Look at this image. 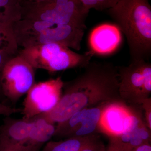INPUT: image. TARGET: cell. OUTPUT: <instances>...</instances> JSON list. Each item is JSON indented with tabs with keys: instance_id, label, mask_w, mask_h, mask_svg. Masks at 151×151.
<instances>
[{
	"instance_id": "cell-1",
	"label": "cell",
	"mask_w": 151,
	"mask_h": 151,
	"mask_svg": "<svg viewBox=\"0 0 151 151\" xmlns=\"http://www.w3.org/2000/svg\"><path fill=\"white\" fill-rule=\"evenodd\" d=\"M84 68L73 80L64 82L59 102L51 111L43 113L55 124L85 108L122 100L117 66L111 62L90 61Z\"/></svg>"
},
{
	"instance_id": "cell-2",
	"label": "cell",
	"mask_w": 151,
	"mask_h": 151,
	"mask_svg": "<svg viewBox=\"0 0 151 151\" xmlns=\"http://www.w3.org/2000/svg\"><path fill=\"white\" fill-rule=\"evenodd\" d=\"M108 13L127 38L130 61L151 57V6L149 0H120Z\"/></svg>"
},
{
	"instance_id": "cell-3",
	"label": "cell",
	"mask_w": 151,
	"mask_h": 151,
	"mask_svg": "<svg viewBox=\"0 0 151 151\" xmlns=\"http://www.w3.org/2000/svg\"><path fill=\"white\" fill-rule=\"evenodd\" d=\"M17 43L22 48L57 43L80 50L85 30L45 21L20 19L12 24Z\"/></svg>"
},
{
	"instance_id": "cell-4",
	"label": "cell",
	"mask_w": 151,
	"mask_h": 151,
	"mask_svg": "<svg viewBox=\"0 0 151 151\" xmlns=\"http://www.w3.org/2000/svg\"><path fill=\"white\" fill-rule=\"evenodd\" d=\"M21 19L38 20L86 30L89 11L79 0L22 2Z\"/></svg>"
},
{
	"instance_id": "cell-5",
	"label": "cell",
	"mask_w": 151,
	"mask_h": 151,
	"mask_svg": "<svg viewBox=\"0 0 151 151\" xmlns=\"http://www.w3.org/2000/svg\"><path fill=\"white\" fill-rule=\"evenodd\" d=\"M18 53L35 69H43L50 73L77 68H84L94 54L92 50L79 54L57 43L45 44L22 48Z\"/></svg>"
},
{
	"instance_id": "cell-6",
	"label": "cell",
	"mask_w": 151,
	"mask_h": 151,
	"mask_svg": "<svg viewBox=\"0 0 151 151\" xmlns=\"http://www.w3.org/2000/svg\"><path fill=\"white\" fill-rule=\"evenodd\" d=\"M120 98L131 105L139 107L150 97L151 64L144 60L130 61L127 66H117Z\"/></svg>"
},
{
	"instance_id": "cell-7",
	"label": "cell",
	"mask_w": 151,
	"mask_h": 151,
	"mask_svg": "<svg viewBox=\"0 0 151 151\" xmlns=\"http://www.w3.org/2000/svg\"><path fill=\"white\" fill-rule=\"evenodd\" d=\"M35 70L18 53L11 57L0 75L2 94L12 102H17L35 83Z\"/></svg>"
},
{
	"instance_id": "cell-8",
	"label": "cell",
	"mask_w": 151,
	"mask_h": 151,
	"mask_svg": "<svg viewBox=\"0 0 151 151\" xmlns=\"http://www.w3.org/2000/svg\"><path fill=\"white\" fill-rule=\"evenodd\" d=\"M63 84L61 77L35 83L23 103V119L29 120L52 110L62 96Z\"/></svg>"
},
{
	"instance_id": "cell-9",
	"label": "cell",
	"mask_w": 151,
	"mask_h": 151,
	"mask_svg": "<svg viewBox=\"0 0 151 151\" xmlns=\"http://www.w3.org/2000/svg\"><path fill=\"white\" fill-rule=\"evenodd\" d=\"M107 103L83 109L64 122L57 124L54 137L66 139L97 134L100 118Z\"/></svg>"
},
{
	"instance_id": "cell-10",
	"label": "cell",
	"mask_w": 151,
	"mask_h": 151,
	"mask_svg": "<svg viewBox=\"0 0 151 151\" xmlns=\"http://www.w3.org/2000/svg\"><path fill=\"white\" fill-rule=\"evenodd\" d=\"M133 106L123 100L107 103L103 109L98 125V132L109 137H118L127 129Z\"/></svg>"
},
{
	"instance_id": "cell-11",
	"label": "cell",
	"mask_w": 151,
	"mask_h": 151,
	"mask_svg": "<svg viewBox=\"0 0 151 151\" xmlns=\"http://www.w3.org/2000/svg\"><path fill=\"white\" fill-rule=\"evenodd\" d=\"M30 120L7 116L0 127V151L20 150L27 140Z\"/></svg>"
},
{
	"instance_id": "cell-12",
	"label": "cell",
	"mask_w": 151,
	"mask_h": 151,
	"mask_svg": "<svg viewBox=\"0 0 151 151\" xmlns=\"http://www.w3.org/2000/svg\"><path fill=\"white\" fill-rule=\"evenodd\" d=\"M151 132L141 110L134 107L127 129L116 137L123 144L126 151H131L139 146L150 143Z\"/></svg>"
},
{
	"instance_id": "cell-13",
	"label": "cell",
	"mask_w": 151,
	"mask_h": 151,
	"mask_svg": "<svg viewBox=\"0 0 151 151\" xmlns=\"http://www.w3.org/2000/svg\"><path fill=\"white\" fill-rule=\"evenodd\" d=\"M30 120L28 137L20 151H40L42 147L54 136L56 125L43 114Z\"/></svg>"
},
{
	"instance_id": "cell-14",
	"label": "cell",
	"mask_w": 151,
	"mask_h": 151,
	"mask_svg": "<svg viewBox=\"0 0 151 151\" xmlns=\"http://www.w3.org/2000/svg\"><path fill=\"white\" fill-rule=\"evenodd\" d=\"M120 41L119 29L109 24L98 27L92 32L90 37L92 51L94 53H110L119 46Z\"/></svg>"
},
{
	"instance_id": "cell-15",
	"label": "cell",
	"mask_w": 151,
	"mask_h": 151,
	"mask_svg": "<svg viewBox=\"0 0 151 151\" xmlns=\"http://www.w3.org/2000/svg\"><path fill=\"white\" fill-rule=\"evenodd\" d=\"M91 135L66 138L64 140L49 141L41 151H80Z\"/></svg>"
},
{
	"instance_id": "cell-16",
	"label": "cell",
	"mask_w": 151,
	"mask_h": 151,
	"mask_svg": "<svg viewBox=\"0 0 151 151\" xmlns=\"http://www.w3.org/2000/svg\"><path fill=\"white\" fill-rule=\"evenodd\" d=\"M12 23L0 22V50L15 55L18 54L19 47L14 34Z\"/></svg>"
},
{
	"instance_id": "cell-17",
	"label": "cell",
	"mask_w": 151,
	"mask_h": 151,
	"mask_svg": "<svg viewBox=\"0 0 151 151\" xmlns=\"http://www.w3.org/2000/svg\"><path fill=\"white\" fill-rule=\"evenodd\" d=\"M21 19L19 0H0V22L13 23Z\"/></svg>"
},
{
	"instance_id": "cell-18",
	"label": "cell",
	"mask_w": 151,
	"mask_h": 151,
	"mask_svg": "<svg viewBox=\"0 0 151 151\" xmlns=\"http://www.w3.org/2000/svg\"><path fill=\"white\" fill-rule=\"evenodd\" d=\"M84 6L90 10L94 9L102 11L108 10L116 5L120 0H79Z\"/></svg>"
},
{
	"instance_id": "cell-19",
	"label": "cell",
	"mask_w": 151,
	"mask_h": 151,
	"mask_svg": "<svg viewBox=\"0 0 151 151\" xmlns=\"http://www.w3.org/2000/svg\"><path fill=\"white\" fill-rule=\"evenodd\" d=\"M105 147L100 136L97 134L91 135L89 140L80 151H105Z\"/></svg>"
},
{
	"instance_id": "cell-20",
	"label": "cell",
	"mask_w": 151,
	"mask_h": 151,
	"mask_svg": "<svg viewBox=\"0 0 151 151\" xmlns=\"http://www.w3.org/2000/svg\"><path fill=\"white\" fill-rule=\"evenodd\" d=\"M140 106L144 111V118L147 127L151 131V98L144 100Z\"/></svg>"
},
{
	"instance_id": "cell-21",
	"label": "cell",
	"mask_w": 151,
	"mask_h": 151,
	"mask_svg": "<svg viewBox=\"0 0 151 151\" xmlns=\"http://www.w3.org/2000/svg\"><path fill=\"white\" fill-rule=\"evenodd\" d=\"M109 139V144L105 151H127L118 138L111 137Z\"/></svg>"
},
{
	"instance_id": "cell-22",
	"label": "cell",
	"mask_w": 151,
	"mask_h": 151,
	"mask_svg": "<svg viewBox=\"0 0 151 151\" xmlns=\"http://www.w3.org/2000/svg\"><path fill=\"white\" fill-rule=\"evenodd\" d=\"M22 109L12 108L0 103V116H9L12 114L21 112Z\"/></svg>"
},
{
	"instance_id": "cell-23",
	"label": "cell",
	"mask_w": 151,
	"mask_h": 151,
	"mask_svg": "<svg viewBox=\"0 0 151 151\" xmlns=\"http://www.w3.org/2000/svg\"><path fill=\"white\" fill-rule=\"evenodd\" d=\"M13 56L14 55L9 54L6 52L0 50V75L6 63L11 57ZM1 94H2L1 86H0V95Z\"/></svg>"
},
{
	"instance_id": "cell-24",
	"label": "cell",
	"mask_w": 151,
	"mask_h": 151,
	"mask_svg": "<svg viewBox=\"0 0 151 151\" xmlns=\"http://www.w3.org/2000/svg\"><path fill=\"white\" fill-rule=\"evenodd\" d=\"M131 151H151V143H147V144L139 146Z\"/></svg>"
},
{
	"instance_id": "cell-25",
	"label": "cell",
	"mask_w": 151,
	"mask_h": 151,
	"mask_svg": "<svg viewBox=\"0 0 151 151\" xmlns=\"http://www.w3.org/2000/svg\"><path fill=\"white\" fill-rule=\"evenodd\" d=\"M45 1L47 0H19L20 3L22 2H41Z\"/></svg>"
},
{
	"instance_id": "cell-26",
	"label": "cell",
	"mask_w": 151,
	"mask_h": 151,
	"mask_svg": "<svg viewBox=\"0 0 151 151\" xmlns=\"http://www.w3.org/2000/svg\"><path fill=\"white\" fill-rule=\"evenodd\" d=\"M9 151H20L19 150H11Z\"/></svg>"
}]
</instances>
